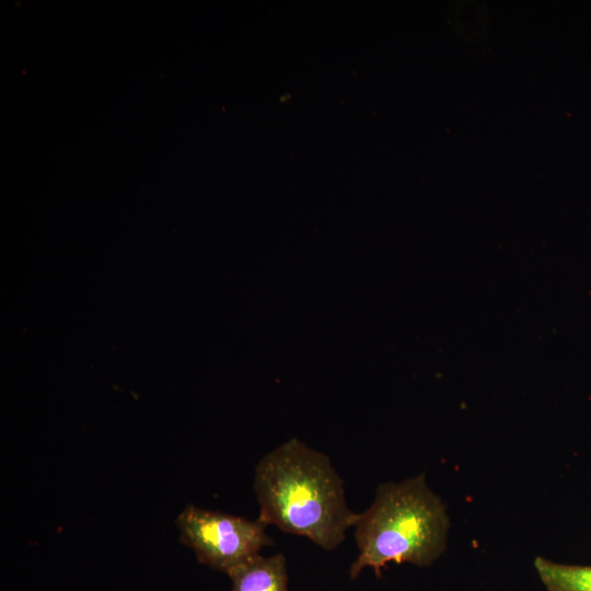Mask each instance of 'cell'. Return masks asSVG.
Masks as SVG:
<instances>
[{
	"instance_id": "obj_1",
	"label": "cell",
	"mask_w": 591,
	"mask_h": 591,
	"mask_svg": "<svg viewBox=\"0 0 591 591\" xmlns=\"http://www.w3.org/2000/svg\"><path fill=\"white\" fill-rule=\"evenodd\" d=\"M253 488L258 521L325 551L341 544L358 515L347 506L343 479L329 457L294 438L259 460Z\"/></svg>"
},
{
	"instance_id": "obj_2",
	"label": "cell",
	"mask_w": 591,
	"mask_h": 591,
	"mask_svg": "<svg viewBox=\"0 0 591 591\" xmlns=\"http://www.w3.org/2000/svg\"><path fill=\"white\" fill-rule=\"evenodd\" d=\"M359 554L350 579L366 568L378 576L389 563L432 565L445 551L450 519L447 507L425 474L379 485L371 506L354 524Z\"/></svg>"
},
{
	"instance_id": "obj_5",
	"label": "cell",
	"mask_w": 591,
	"mask_h": 591,
	"mask_svg": "<svg viewBox=\"0 0 591 591\" xmlns=\"http://www.w3.org/2000/svg\"><path fill=\"white\" fill-rule=\"evenodd\" d=\"M534 568L547 591H591V565L556 563L537 556Z\"/></svg>"
},
{
	"instance_id": "obj_4",
	"label": "cell",
	"mask_w": 591,
	"mask_h": 591,
	"mask_svg": "<svg viewBox=\"0 0 591 591\" xmlns=\"http://www.w3.org/2000/svg\"><path fill=\"white\" fill-rule=\"evenodd\" d=\"M229 577L230 591H288L287 560L280 553L258 555Z\"/></svg>"
},
{
	"instance_id": "obj_3",
	"label": "cell",
	"mask_w": 591,
	"mask_h": 591,
	"mask_svg": "<svg viewBox=\"0 0 591 591\" xmlns=\"http://www.w3.org/2000/svg\"><path fill=\"white\" fill-rule=\"evenodd\" d=\"M179 540L196 555L197 560L230 576L260 555L274 541L258 520L251 521L193 505L176 518Z\"/></svg>"
}]
</instances>
